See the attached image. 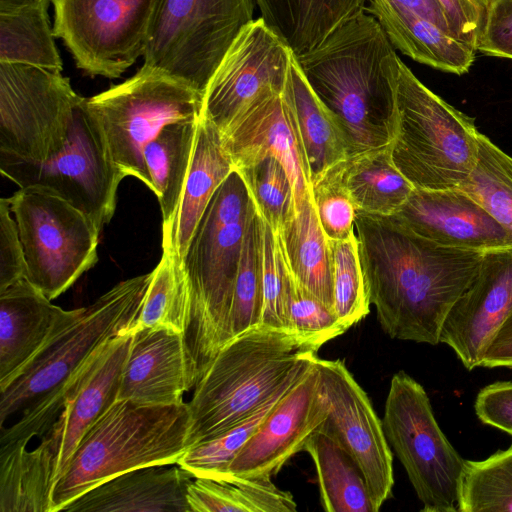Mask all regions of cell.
I'll use <instances>...</instances> for the list:
<instances>
[{"label": "cell", "mask_w": 512, "mask_h": 512, "mask_svg": "<svg viewBox=\"0 0 512 512\" xmlns=\"http://www.w3.org/2000/svg\"><path fill=\"white\" fill-rule=\"evenodd\" d=\"M370 304L392 339L439 344L446 315L475 278L484 252L438 245L394 215L357 212Z\"/></svg>", "instance_id": "cell-1"}, {"label": "cell", "mask_w": 512, "mask_h": 512, "mask_svg": "<svg viewBox=\"0 0 512 512\" xmlns=\"http://www.w3.org/2000/svg\"><path fill=\"white\" fill-rule=\"evenodd\" d=\"M295 56L337 125L348 158L391 144L401 59L374 16L360 11L313 49Z\"/></svg>", "instance_id": "cell-2"}, {"label": "cell", "mask_w": 512, "mask_h": 512, "mask_svg": "<svg viewBox=\"0 0 512 512\" xmlns=\"http://www.w3.org/2000/svg\"><path fill=\"white\" fill-rule=\"evenodd\" d=\"M318 350L290 329L265 325L231 339L188 402L191 446L243 421L290 388L318 357Z\"/></svg>", "instance_id": "cell-3"}, {"label": "cell", "mask_w": 512, "mask_h": 512, "mask_svg": "<svg viewBox=\"0 0 512 512\" xmlns=\"http://www.w3.org/2000/svg\"><path fill=\"white\" fill-rule=\"evenodd\" d=\"M253 206L234 168L213 194L182 260L190 299L184 338L197 383L231 340L233 291Z\"/></svg>", "instance_id": "cell-4"}, {"label": "cell", "mask_w": 512, "mask_h": 512, "mask_svg": "<svg viewBox=\"0 0 512 512\" xmlns=\"http://www.w3.org/2000/svg\"><path fill=\"white\" fill-rule=\"evenodd\" d=\"M186 402L147 405L118 399L87 430L51 491V512L125 472L178 462L190 448Z\"/></svg>", "instance_id": "cell-5"}, {"label": "cell", "mask_w": 512, "mask_h": 512, "mask_svg": "<svg viewBox=\"0 0 512 512\" xmlns=\"http://www.w3.org/2000/svg\"><path fill=\"white\" fill-rule=\"evenodd\" d=\"M397 119L391 159L414 188L458 187L473 170L479 152L474 118L426 87L401 60Z\"/></svg>", "instance_id": "cell-6"}, {"label": "cell", "mask_w": 512, "mask_h": 512, "mask_svg": "<svg viewBox=\"0 0 512 512\" xmlns=\"http://www.w3.org/2000/svg\"><path fill=\"white\" fill-rule=\"evenodd\" d=\"M255 7V0H155L142 66L204 97L228 49L254 20Z\"/></svg>", "instance_id": "cell-7"}, {"label": "cell", "mask_w": 512, "mask_h": 512, "mask_svg": "<svg viewBox=\"0 0 512 512\" xmlns=\"http://www.w3.org/2000/svg\"><path fill=\"white\" fill-rule=\"evenodd\" d=\"M152 272L119 282L58 331L9 386L0 390V425L61 387L112 338L133 329Z\"/></svg>", "instance_id": "cell-8"}, {"label": "cell", "mask_w": 512, "mask_h": 512, "mask_svg": "<svg viewBox=\"0 0 512 512\" xmlns=\"http://www.w3.org/2000/svg\"><path fill=\"white\" fill-rule=\"evenodd\" d=\"M86 105L117 167L152 190L144 161L146 145L165 126L201 117L203 96L179 80L142 66L126 81L86 98Z\"/></svg>", "instance_id": "cell-9"}, {"label": "cell", "mask_w": 512, "mask_h": 512, "mask_svg": "<svg viewBox=\"0 0 512 512\" xmlns=\"http://www.w3.org/2000/svg\"><path fill=\"white\" fill-rule=\"evenodd\" d=\"M382 424L424 512H458L465 462L438 425L429 397L404 371L393 375Z\"/></svg>", "instance_id": "cell-10"}, {"label": "cell", "mask_w": 512, "mask_h": 512, "mask_svg": "<svg viewBox=\"0 0 512 512\" xmlns=\"http://www.w3.org/2000/svg\"><path fill=\"white\" fill-rule=\"evenodd\" d=\"M8 201L27 280L52 301L97 263L100 231L84 213L40 186L19 188Z\"/></svg>", "instance_id": "cell-11"}, {"label": "cell", "mask_w": 512, "mask_h": 512, "mask_svg": "<svg viewBox=\"0 0 512 512\" xmlns=\"http://www.w3.org/2000/svg\"><path fill=\"white\" fill-rule=\"evenodd\" d=\"M0 172L19 188L49 189L84 213L99 231L112 219L120 182L102 130L83 97L63 150L44 162L0 154Z\"/></svg>", "instance_id": "cell-12"}, {"label": "cell", "mask_w": 512, "mask_h": 512, "mask_svg": "<svg viewBox=\"0 0 512 512\" xmlns=\"http://www.w3.org/2000/svg\"><path fill=\"white\" fill-rule=\"evenodd\" d=\"M82 99L60 72L0 62V154L31 162L56 156Z\"/></svg>", "instance_id": "cell-13"}, {"label": "cell", "mask_w": 512, "mask_h": 512, "mask_svg": "<svg viewBox=\"0 0 512 512\" xmlns=\"http://www.w3.org/2000/svg\"><path fill=\"white\" fill-rule=\"evenodd\" d=\"M53 32L91 76L120 77L143 56L155 0H51Z\"/></svg>", "instance_id": "cell-14"}, {"label": "cell", "mask_w": 512, "mask_h": 512, "mask_svg": "<svg viewBox=\"0 0 512 512\" xmlns=\"http://www.w3.org/2000/svg\"><path fill=\"white\" fill-rule=\"evenodd\" d=\"M316 365L329 403L325 424L361 470L377 512L394 485L392 451L382 420L342 360L317 357Z\"/></svg>", "instance_id": "cell-15"}, {"label": "cell", "mask_w": 512, "mask_h": 512, "mask_svg": "<svg viewBox=\"0 0 512 512\" xmlns=\"http://www.w3.org/2000/svg\"><path fill=\"white\" fill-rule=\"evenodd\" d=\"M317 359V358H316ZM316 359L279 399L231 462L228 481L271 478L326 421L329 403Z\"/></svg>", "instance_id": "cell-16"}, {"label": "cell", "mask_w": 512, "mask_h": 512, "mask_svg": "<svg viewBox=\"0 0 512 512\" xmlns=\"http://www.w3.org/2000/svg\"><path fill=\"white\" fill-rule=\"evenodd\" d=\"M293 51L262 17L236 37L203 97L202 115L222 133L264 87L283 86Z\"/></svg>", "instance_id": "cell-17"}, {"label": "cell", "mask_w": 512, "mask_h": 512, "mask_svg": "<svg viewBox=\"0 0 512 512\" xmlns=\"http://www.w3.org/2000/svg\"><path fill=\"white\" fill-rule=\"evenodd\" d=\"M512 310V247L483 253L478 272L446 315L439 343L469 371L480 366L494 335Z\"/></svg>", "instance_id": "cell-18"}, {"label": "cell", "mask_w": 512, "mask_h": 512, "mask_svg": "<svg viewBox=\"0 0 512 512\" xmlns=\"http://www.w3.org/2000/svg\"><path fill=\"white\" fill-rule=\"evenodd\" d=\"M131 339L132 331L123 333L96 353L63 410L35 448L51 474L53 485L65 472L87 430L118 400Z\"/></svg>", "instance_id": "cell-19"}, {"label": "cell", "mask_w": 512, "mask_h": 512, "mask_svg": "<svg viewBox=\"0 0 512 512\" xmlns=\"http://www.w3.org/2000/svg\"><path fill=\"white\" fill-rule=\"evenodd\" d=\"M221 135L235 168L267 156L278 159L290 178L296 210L303 199L311 195L308 171L283 86L264 87L237 113Z\"/></svg>", "instance_id": "cell-20"}, {"label": "cell", "mask_w": 512, "mask_h": 512, "mask_svg": "<svg viewBox=\"0 0 512 512\" xmlns=\"http://www.w3.org/2000/svg\"><path fill=\"white\" fill-rule=\"evenodd\" d=\"M394 216L414 233L441 246L479 252L512 247L508 232L458 187L414 188Z\"/></svg>", "instance_id": "cell-21"}, {"label": "cell", "mask_w": 512, "mask_h": 512, "mask_svg": "<svg viewBox=\"0 0 512 512\" xmlns=\"http://www.w3.org/2000/svg\"><path fill=\"white\" fill-rule=\"evenodd\" d=\"M132 331L118 399L147 405H174L197 383L184 334L167 328Z\"/></svg>", "instance_id": "cell-22"}, {"label": "cell", "mask_w": 512, "mask_h": 512, "mask_svg": "<svg viewBox=\"0 0 512 512\" xmlns=\"http://www.w3.org/2000/svg\"><path fill=\"white\" fill-rule=\"evenodd\" d=\"M78 312L52 304L27 278L0 291V390L18 378Z\"/></svg>", "instance_id": "cell-23"}, {"label": "cell", "mask_w": 512, "mask_h": 512, "mask_svg": "<svg viewBox=\"0 0 512 512\" xmlns=\"http://www.w3.org/2000/svg\"><path fill=\"white\" fill-rule=\"evenodd\" d=\"M193 475L179 464L120 474L83 493L63 512H191L187 488Z\"/></svg>", "instance_id": "cell-24"}, {"label": "cell", "mask_w": 512, "mask_h": 512, "mask_svg": "<svg viewBox=\"0 0 512 512\" xmlns=\"http://www.w3.org/2000/svg\"><path fill=\"white\" fill-rule=\"evenodd\" d=\"M235 168L221 132L201 115L190 168L172 224L162 231V248L182 263L189 242L213 194Z\"/></svg>", "instance_id": "cell-25"}, {"label": "cell", "mask_w": 512, "mask_h": 512, "mask_svg": "<svg viewBox=\"0 0 512 512\" xmlns=\"http://www.w3.org/2000/svg\"><path fill=\"white\" fill-rule=\"evenodd\" d=\"M365 11L376 18L395 50L416 62L456 75L474 63L473 45L387 0H368Z\"/></svg>", "instance_id": "cell-26"}, {"label": "cell", "mask_w": 512, "mask_h": 512, "mask_svg": "<svg viewBox=\"0 0 512 512\" xmlns=\"http://www.w3.org/2000/svg\"><path fill=\"white\" fill-rule=\"evenodd\" d=\"M283 93L310 183L348 158L344 139L307 82L293 52Z\"/></svg>", "instance_id": "cell-27"}, {"label": "cell", "mask_w": 512, "mask_h": 512, "mask_svg": "<svg viewBox=\"0 0 512 512\" xmlns=\"http://www.w3.org/2000/svg\"><path fill=\"white\" fill-rule=\"evenodd\" d=\"M274 232L297 282L334 310L330 242L319 223L311 195L305 197L284 226Z\"/></svg>", "instance_id": "cell-28"}, {"label": "cell", "mask_w": 512, "mask_h": 512, "mask_svg": "<svg viewBox=\"0 0 512 512\" xmlns=\"http://www.w3.org/2000/svg\"><path fill=\"white\" fill-rule=\"evenodd\" d=\"M368 0H255L260 17L295 55L320 44L335 29L365 9Z\"/></svg>", "instance_id": "cell-29"}, {"label": "cell", "mask_w": 512, "mask_h": 512, "mask_svg": "<svg viewBox=\"0 0 512 512\" xmlns=\"http://www.w3.org/2000/svg\"><path fill=\"white\" fill-rule=\"evenodd\" d=\"M316 469L320 501L327 512H375L364 476L325 422L304 446Z\"/></svg>", "instance_id": "cell-30"}, {"label": "cell", "mask_w": 512, "mask_h": 512, "mask_svg": "<svg viewBox=\"0 0 512 512\" xmlns=\"http://www.w3.org/2000/svg\"><path fill=\"white\" fill-rule=\"evenodd\" d=\"M199 118L173 122L149 142L144 161L162 214V231L170 227L190 168Z\"/></svg>", "instance_id": "cell-31"}, {"label": "cell", "mask_w": 512, "mask_h": 512, "mask_svg": "<svg viewBox=\"0 0 512 512\" xmlns=\"http://www.w3.org/2000/svg\"><path fill=\"white\" fill-rule=\"evenodd\" d=\"M340 171L357 212L394 215L414 189L394 165L390 145L343 160Z\"/></svg>", "instance_id": "cell-32"}, {"label": "cell", "mask_w": 512, "mask_h": 512, "mask_svg": "<svg viewBox=\"0 0 512 512\" xmlns=\"http://www.w3.org/2000/svg\"><path fill=\"white\" fill-rule=\"evenodd\" d=\"M191 512H295L293 495L271 478L232 481L194 477L187 488Z\"/></svg>", "instance_id": "cell-33"}, {"label": "cell", "mask_w": 512, "mask_h": 512, "mask_svg": "<svg viewBox=\"0 0 512 512\" xmlns=\"http://www.w3.org/2000/svg\"><path fill=\"white\" fill-rule=\"evenodd\" d=\"M49 1L0 11V62L62 72L48 15Z\"/></svg>", "instance_id": "cell-34"}, {"label": "cell", "mask_w": 512, "mask_h": 512, "mask_svg": "<svg viewBox=\"0 0 512 512\" xmlns=\"http://www.w3.org/2000/svg\"><path fill=\"white\" fill-rule=\"evenodd\" d=\"M52 480L35 449L0 450V512H51Z\"/></svg>", "instance_id": "cell-35"}, {"label": "cell", "mask_w": 512, "mask_h": 512, "mask_svg": "<svg viewBox=\"0 0 512 512\" xmlns=\"http://www.w3.org/2000/svg\"><path fill=\"white\" fill-rule=\"evenodd\" d=\"M189 290L182 263L163 250L132 330L167 328L185 334L189 319Z\"/></svg>", "instance_id": "cell-36"}, {"label": "cell", "mask_w": 512, "mask_h": 512, "mask_svg": "<svg viewBox=\"0 0 512 512\" xmlns=\"http://www.w3.org/2000/svg\"><path fill=\"white\" fill-rule=\"evenodd\" d=\"M481 205L512 237V156L479 134L477 162L458 186Z\"/></svg>", "instance_id": "cell-37"}, {"label": "cell", "mask_w": 512, "mask_h": 512, "mask_svg": "<svg viewBox=\"0 0 512 512\" xmlns=\"http://www.w3.org/2000/svg\"><path fill=\"white\" fill-rule=\"evenodd\" d=\"M263 309L262 219L255 204L245 232L231 308V339L260 325Z\"/></svg>", "instance_id": "cell-38"}, {"label": "cell", "mask_w": 512, "mask_h": 512, "mask_svg": "<svg viewBox=\"0 0 512 512\" xmlns=\"http://www.w3.org/2000/svg\"><path fill=\"white\" fill-rule=\"evenodd\" d=\"M512 512V445L481 461L466 460L458 512Z\"/></svg>", "instance_id": "cell-39"}, {"label": "cell", "mask_w": 512, "mask_h": 512, "mask_svg": "<svg viewBox=\"0 0 512 512\" xmlns=\"http://www.w3.org/2000/svg\"><path fill=\"white\" fill-rule=\"evenodd\" d=\"M287 390L270 399L243 421L191 446L177 464L193 477L228 481L231 462Z\"/></svg>", "instance_id": "cell-40"}, {"label": "cell", "mask_w": 512, "mask_h": 512, "mask_svg": "<svg viewBox=\"0 0 512 512\" xmlns=\"http://www.w3.org/2000/svg\"><path fill=\"white\" fill-rule=\"evenodd\" d=\"M236 169L261 218L274 231L280 230L296 211L293 187L284 166L267 156Z\"/></svg>", "instance_id": "cell-41"}, {"label": "cell", "mask_w": 512, "mask_h": 512, "mask_svg": "<svg viewBox=\"0 0 512 512\" xmlns=\"http://www.w3.org/2000/svg\"><path fill=\"white\" fill-rule=\"evenodd\" d=\"M333 261L334 312L348 329L369 313L357 235L329 240Z\"/></svg>", "instance_id": "cell-42"}, {"label": "cell", "mask_w": 512, "mask_h": 512, "mask_svg": "<svg viewBox=\"0 0 512 512\" xmlns=\"http://www.w3.org/2000/svg\"><path fill=\"white\" fill-rule=\"evenodd\" d=\"M275 239L285 284L287 328L320 348L326 342L345 333L348 328L340 322L333 309L327 307L297 282L285 261L276 235Z\"/></svg>", "instance_id": "cell-43"}, {"label": "cell", "mask_w": 512, "mask_h": 512, "mask_svg": "<svg viewBox=\"0 0 512 512\" xmlns=\"http://www.w3.org/2000/svg\"><path fill=\"white\" fill-rule=\"evenodd\" d=\"M341 162L311 183V198L328 240L346 239L355 228L357 209L341 180Z\"/></svg>", "instance_id": "cell-44"}, {"label": "cell", "mask_w": 512, "mask_h": 512, "mask_svg": "<svg viewBox=\"0 0 512 512\" xmlns=\"http://www.w3.org/2000/svg\"><path fill=\"white\" fill-rule=\"evenodd\" d=\"M262 236L263 309L260 325L288 329L285 284L279 250L273 229L263 219Z\"/></svg>", "instance_id": "cell-45"}, {"label": "cell", "mask_w": 512, "mask_h": 512, "mask_svg": "<svg viewBox=\"0 0 512 512\" xmlns=\"http://www.w3.org/2000/svg\"><path fill=\"white\" fill-rule=\"evenodd\" d=\"M27 278V263L8 198L0 200V291Z\"/></svg>", "instance_id": "cell-46"}, {"label": "cell", "mask_w": 512, "mask_h": 512, "mask_svg": "<svg viewBox=\"0 0 512 512\" xmlns=\"http://www.w3.org/2000/svg\"><path fill=\"white\" fill-rule=\"evenodd\" d=\"M477 51L512 60V0H495L482 28Z\"/></svg>", "instance_id": "cell-47"}, {"label": "cell", "mask_w": 512, "mask_h": 512, "mask_svg": "<svg viewBox=\"0 0 512 512\" xmlns=\"http://www.w3.org/2000/svg\"><path fill=\"white\" fill-rule=\"evenodd\" d=\"M475 412L484 424L512 436V382L499 381L482 388L475 400Z\"/></svg>", "instance_id": "cell-48"}, {"label": "cell", "mask_w": 512, "mask_h": 512, "mask_svg": "<svg viewBox=\"0 0 512 512\" xmlns=\"http://www.w3.org/2000/svg\"><path fill=\"white\" fill-rule=\"evenodd\" d=\"M438 1L448 16L454 34L476 48L487 13L495 0Z\"/></svg>", "instance_id": "cell-49"}, {"label": "cell", "mask_w": 512, "mask_h": 512, "mask_svg": "<svg viewBox=\"0 0 512 512\" xmlns=\"http://www.w3.org/2000/svg\"><path fill=\"white\" fill-rule=\"evenodd\" d=\"M481 367H512V310L487 347Z\"/></svg>", "instance_id": "cell-50"}, {"label": "cell", "mask_w": 512, "mask_h": 512, "mask_svg": "<svg viewBox=\"0 0 512 512\" xmlns=\"http://www.w3.org/2000/svg\"><path fill=\"white\" fill-rule=\"evenodd\" d=\"M393 5L412 12L453 35V29L448 16L438 0H387ZM456 36V35H455Z\"/></svg>", "instance_id": "cell-51"}, {"label": "cell", "mask_w": 512, "mask_h": 512, "mask_svg": "<svg viewBox=\"0 0 512 512\" xmlns=\"http://www.w3.org/2000/svg\"><path fill=\"white\" fill-rule=\"evenodd\" d=\"M45 0H0V11H8Z\"/></svg>", "instance_id": "cell-52"}]
</instances>
